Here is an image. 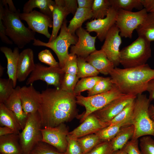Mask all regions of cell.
Listing matches in <instances>:
<instances>
[{"instance_id":"obj_1","label":"cell","mask_w":154,"mask_h":154,"mask_svg":"<svg viewBox=\"0 0 154 154\" xmlns=\"http://www.w3.org/2000/svg\"><path fill=\"white\" fill-rule=\"evenodd\" d=\"M76 96L59 88H47L41 93L38 112L42 128L55 127L77 116Z\"/></svg>"},{"instance_id":"obj_2","label":"cell","mask_w":154,"mask_h":154,"mask_svg":"<svg viewBox=\"0 0 154 154\" xmlns=\"http://www.w3.org/2000/svg\"><path fill=\"white\" fill-rule=\"evenodd\" d=\"M109 74L122 93L137 96L146 91L148 82L154 78V69L147 64L130 68L115 67Z\"/></svg>"},{"instance_id":"obj_3","label":"cell","mask_w":154,"mask_h":154,"mask_svg":"<svg viewBox=\"0 0 154 154\" xmlns=\"http://www.w3.org/2000/svg\"><path fill=\"white\" fill-rule=\"evenodd\" d=\"M0 1L4 7L2 19L5 34L19 48H23L35 39V33L25 27L22 22L19 9L15 12L12 11L6 3L3 0Z\"/></svg>"},{"instance_id":"obj_4","label":"cell","mask_w":154,"mask_h":154,"mask_svg":"<svg viewBox=\"0 0 154 154\" xmlns=\"http://www.w3.org/2000/svg\"><path fill=\"white\" fill-rule=\"evenodd\" d=\"M151 42L145 37H138L120 50V64L124 68H130L146 64L151 56Z\"/></svg>"},{"instance_id":"obj_5","label":"cell","mask_w":154,"mask_h":154,"mask_svg":"<svg viewBox=\"0 0 154 154\" xmlns=\"http://www.w3.org/2000/svg\"><path fill=\"white\" fill-rule=\"evenodd\" d=\"M151 102L146 94L137 95L132 117V124L134 127L132 138L138 139L147 135L154 136V121L151 118L148 113Z\"/></svg>"},{"instance_id":"obj_6","label":"cell","mask_w":154,"mask_h":154,"mask_svg":"<svg viewBox=\"0 0 154 154\" xmlns=\"http://www.w3.org/2000/svg\"><path fill=\"white\" fill-rule=\"evenodd\" d=\"M66 19L61 26L59 35L53 41L46 42L35 38L33 44L35 46H45L51 49L56 55L60 67L62 69L70 56L68 52L69 47L71 45H75L78 40V37L69 31Z\"/></svg>"},{"instance_id":"obj_7","label":"cell","mask_w":154,"mask_h":154,"mask_svg":"<svg viewBox=\"0 0 154 154\" xmlns=\"http://www.w3.org/2000/svg\"><path fill=\"white\" fill-rule=\"evenodd\" d=\"M42 128L38 112L28 114L25 125L19 134V142L23 154H29L35 146L42 141Z\"/></svg>"},{"instance_id":"obj_8","label":"cell","mask_w":154,"mask_h":154,"mask_svg":"<svg viewBox=\"0 0 154 154\" xmlns=\"http://www.w3.org/2000/svg\"><path fill=\"white\" fill-rule=\"evenodd\" d=\"M124 94L115 85L111 90L104 93L90 96L85 97L81 94L76 96L77 104L84 106L86 109L80 116V121L82 122L88 116Z\"/></svg>"},{"instance_id":"obj_9","label":"cell","mask_w":154,"mask_h":154,"mask_svg":"<svg viewBox=\"0 0 154 154\" xmlns=\"http://www.w3.org/2000/svg\"><path fill=\"white\" fill-rule=\"evenodd\" d=\"M147 13L144 8L135 12L118 10L115 24L121 37L131 38L133 31L141 24Z\"/></svg>"},{"instance_id":"obj_10","label":"cell","mask_w":154,"mask_h":154,"mask_svg":"<svg viewBox=\"0 0 154 154\" xmlns=\"http://www.w3.org/2000/svg\"><path fill=\"white\" fill-rule=\"evenodd\" d=\"M65 72L60 67H46L39 63L35 64V68L27 79L26 84L30 85L35 81L41 80L48 85L59 88Z\"/></svg>"},{"instance_id":"obj_11","label":"cell","mask_w":154,"mask_h":154,"mask_svg":"<svg viewBox=\"0 0 154 154\" xmlns=\"http://www.w3.org/2000/svg\"><path fill=\"white\" fill-rule=\"evenodd\" d=\"M42 141L47 143L59 151L64 153L67 146V137L69 132L64 123L55 127H46L41 129Z\"/></svg>"},{"instance_id":"obj_12","label":"cell","mask_w":154,"mask_h":154,"mask_svg":"<svg viewBox=\"0 0 154 154\" xmlns=\"http://www.w3.org/2000/svg\"><path fill=\"white\" fill-rule=\"evenodd\" d=\"M20 17L21 20L27 22L31 30L42 34L48 38H50L51 35L48 28L52 27V18L35 10L28 13H21Z\"/></svg>"},{"instance_id":"obj_13","label":"cell","mask_w":154,"mask_h":154,"mask_svg":"<svg viewBox=\"0 0 154 154\" xmlns=\"http://www.w3.org/2000/svg\"><path fill=\"white\" fill-rule=\"evenodd\" d=\"M136 97L137 96L133 94H124L92 113L101 121L109 122L128 104L135 100Z\"/></svg>"},{"instance_id":"obj_14","label":"cell","mask_w":154,"mask_h":154,"mask_svg":"<svg viewBox=\"0 0 154 154\" xmlns=\"http://www.w3.org/2000/svg\"><path fill=\"white\" fill-rule=\"evenodd\" d=\"M121 42L119 30L115 24L108 33L101 48L115 67L120 64L119 47Z\"/></svg>"},{"instance_id":"obj_15","label":"cell","mask_w":154,"mask_h":154,"mask_svg":"<svg viewBox=\"0 0 154 154\" xmlns=\"http://www.w3.org/2000/svg\"><path fill=\"white\" fill-rule=\"evenodd\" d=\"M75 33L78 40L75 45L71 46L70 54L85 58L96 50L95 43L97 37L91 36L89 32L82 27L77 29Z\"/></svg>"},{"instance_id":"obj_16","label":"cell","mask_w":154,"mask_h":154,"mask_svg":"<svg viewBox=\"0 0 154 154\" xmlns=\"http://www.w3.org/2000/svg\"><path fill=\"white\" fill-rule=\"evenodd\" d=\"M117 10L112 6L110 8L108 15L102 19H94L87 22L86 25L88 32H94L99 40H104L108 33L115 24Z\"/></svg>"},{"instance_id":"obj_17","label":"cell","mask_w":154,"mask_h":154,"mask_svg":"<svg viewBox=\"0 0 154 154\" xmlns=\"http://www.w3.org/2000/svg\"><path fill=\"white\" fill-rule=\"evenodd\" d=\"M109 125L108 122L101 121L92 113L88 116L78 126L69 132L68 136L71 138L78 139L95 133Z\"/></svg>"},{"instance_id":"obj_18","label":"cell","mask_w":154,"mask_h":154,"mask_svg":"<svg viewBox=\"0 0 154 154\" xmlns=\"http://www.w3.org/2000/svg\"><path fill=\"white\" fill-rule=\"evenodd\" d=\"M20 96L23 108L26 114L38 112L41 102V93L37 91L32 84L21 88Z\"/></svg>"},{"instance_id":"obj_19","label":"cell","mask_w":154,"mask_h":154,"mask_svg":"<svg viewBox=\"0 0 154 154\" xmlns=\"http://www.w3.org/2000/svg\"><path fill=\"white\" fill-rule=\"evenodd\" d=\"M34 53L30 48L23 50L20 53L18 65L17 80L20 82L24 81L34 70Z\"/></svg>"},{"instance_id":"obj_20","label":"cell","mask_w":154,"mask_h":154,"mask_svg":"<svg viewBox=\"0 0 154 154\" xmlns=\"http://www.w3.org/2000/svg\"><path fill=\"white\" fill-rule=\"evenodd\" d=\"M21 87H15L10 96L3 103L16 116L22 130L25 125L28 115L24 111L20 96Z\"/></svg>"},{"instance_id":"obj_21","label":"cell","mask_w":154,"mask_h":154,"mask_svg":"<svg viewBox=\"0 0 154 154\" xmlns=\"http://www.w3.org/2000/svg\"><path fill=\"white\" fill-rule=\"evenodd\" d=\"M52 12V30L48 42L54 40L64 21L70 12L66 7L64 0H55Z\"/></svg>"},{"instance_id":"obj_22","label":"cell","mask_w":154,"mask_h":154,"mask_svg":"<svg viewBox=\"0 0 154 154\" xmlns=\"http://www.w3.org/2000/svg\"><path fill=\"white\" fill-rule=\"evenodd\" d=\"M100 73L104 75L109 74L115 66L102 50H96L85 58Z\"/></svg>"},{"instance_id":"obj_23","label":"cell","mask_w":154,"mask_h":154,"mask_svg":"<svg viewBox=\"0 0 154 154\" xmlns=\"http://www.w3.org/2000/svg\"><path fill=\"white\" fill-rule=\"evenodd\" d=\"M1 51L5 55L7 61V74L9 78L13 82L15 88L17 81L18 65L20 53L19 48L15 47L13 51L6 46H1Z\"/></svg>"},{"instance_id":"obj_24","label":"cell","mask_w":154,"mask_h":154,"mask_svg":"<svg viewBox=\"0 0 154 154\" xmlns=\"http://www.w3.org/2000/svg\"><path fill=\"white\" fill-rule=\"evenodd\" d=\"M0 154H23L19 134L13 133L0 136Z\"/></svg>"},{"instance_id":"obj_25","label":"cell","mask_w":154,"mask_h":154,"mask_svg":"<svg viewBox=\"0 0 154 154\" xmlns=\"http://www.w3.org/2000/svg\"><path fill=\"white\" fill-rule=\"evenodd\" d=\"M0 124L1 127L6 126L19 134L21 128L18 119L14 113L7 108L3 103H0Z\"/></svg>"},{"instance_id":"obj_26","label":"cell","mask_w":154,"mask_h":154,"mask_svg":"<svg viewBox=\"0 0 154 154\" xmlns=\"http://www.w3.org/2000/svg\"><path fill=\"white\" fill-rule=\"evenodd\" d=\"M55 1L52 0H29L24 5L23 12L28 13L35 8H37L40 12L52 18V12Z\"/></svg>"},{"instance_id":"obj_27","label":"cell","mask_w":154,"mask_h":154,"mask_svg":"<svg viewBox=\"0 0 154 154\" xmlns=\"http://www.w3.org/2000/svg\"><path fill=\"white\" fill-rule=\"evenodd\" d=\"M134 127L131 124L122 127L111 141L113 152L122 149L131 139L134 135Z\"/></svg>"},{"instance_id":"obj_28","label":"cell","mask_w":154,"mask_h":154,"mask_svg":"<svg viewBox=\"0 0 154 154\" xmlns=\"http://www.w3.org/2000/svg\"><path fill=\"white\" fill-rule=\"evenodd\" d=\"M91 9L78 8L72 19L69 21L67 28L70 32L75 35L76 30L82 27L83 23L87 20L92 18Z\"/></svg>"},{"instance_id":"obj_29","label":"cell","mask_w":154,"mask_h":154,"mask_svg":"<svg viewBox=\"0 0 154 154\" xmlns=\"http://www.w3.org/2000/svg\"><path fill=\"white\" fill-rule=\"evenodd\" d=\"M138 36L154 41V13H148L141 24L136 29Z\"/></svg>"},{"instance_id":"obj_30","label":"cell","mask_w":154,"mask_h":154,"mask_svg":"<svg viewBox=\"0 0 154 154\" xmlns=\"http://www.w3.org/2000/svg\"><path fill=\"white\" fill-rule=\"evenodd\" d=\"M131 124H132V122L129 121L109 125L103 128L95 134L102 141L111 140L116 136L122 127Z\"/></svg>"},{"instance_id":"obj_31","label":"cell","mask_w":154,"mask_h":154,"mask_svg":"<svg viewBox=\"0 0 154 154\" xmlns=\"http://www.w3.org/2000/svg\"><path fill=\"white\" fill-rule=\"evenodd\" d=\"M78 72L76 76L79 78L97 76L100 73L85 58H77Z\"/></svg>"},{"instance_id":"obj_32","label":"cell","mask_w":154,"mask_h":154,"mask_svg":"<svg viewBox=\"0 0 154 154\" xmlns=\"http://www.w3.org/2000/svg\"><path fill=\"white\" fill-rule=\"evenodd\" d=\"M111 7L110 0H94L92 9V19H97L104 18Z\"/></svg>"},{"instance_id":"obj_33","label":"cell","mask_w":154,"mask_h":154,"mask_svg":"<svg viewBox=\"0 0 154 154\" xmlns=\"http://www.w3.org/2000/svg\"><path fill=\"white\" fill-rule=\"evenodd\" d=\"M111 6L117 10L122 9L132 11L134 9L140 10L143 8L142 0H110Z\"/></svg>"},{"instance_id":"obj_34","label":"cell","mask_w":154,"mask_h":154,"mask_svg":"<svg viewBox=\"0 0 154 154\" xmlns=\"http://www.w3.org/2000/svg\"><path fill=\"white\" fill-rule=\"evenodd\" d=\"M135 100V99L128 104L117 115L110 121L108 122L109 125H114L127 121L132 122Z\"/></svg>"},{"instance_id":"obj_35","label":"cell","mask_w":154,"mask_h":154,"mask_svg":"<svg viewBox=\"0 0 154 154\" xmlns=\"http://www.w3.org/2000/svg\"><path fill=\"white\" fill-rule=\"evenodd\" d=\"M115 85L111 77H102L92 89L88 91V96L107 92L111 90Z\"/></svg>"},{"instance_id":"obj_36","label":"cell","mask_w":154,"mask_h":154,"mask_svg":"<svg viewBox=\"0 0 154 154\" xmlns=\"http://www.w3.org/2000/svg\"><path fill=\"white\" fill-rule=\"evenodd\" d=\"M102 77L97 76L82 78L77 82L74 94L76 96L81 94L82 92L91 90Z\"/></svg>"},{"instance_id":"obj_37","label":"cell","mask_w":154,"mask_h":154,"mask_svg":"<svg viewBox=\"0 0 154 154\" xmlns=\"http://www.w3.org/2000/svg\"><path fill=\"white\" fill-rule=\"evenodd\" d=\"M84 154H86L102 141L96 134H92L77 139Z\"/></svg>"},{"instance_id":"obj_38","label":"cell","mask_w":154,"mask_h":154,"mask_svg":"<svg viewBox=\"0 0 154 154\" xmlns=\"http://www.w3.org/2000/svg\"><path fill=\"white\" fill-rule=\"evenodd\" d=\"M15 88L12 80L0 78V103H3L13 92Z\"/></svg>"},{"instance_id":"obj_39","label":"cell","mask_w":154,"mask_h":154,"mask_svg":"<svg viewBox=\"0 0 154 154\" xmlns=\"http://www.w3.org/2000/svg\"><path fill=\"white\" fill-rule=\"evenodd\" d=\"M76 75L65 73L61 81L59 88L64 91L74 93L75 87L79 81Z\"/></svg>"},{"instance_id":"obj_40","label":"cell","mask_w":154,"mask_h":154,"mask_svg":"<svg viewBox=\"0 0 154 154\" xmlns=\"http://www.w3.org/2000/svg\"><path fill=\"white\" fill-rule=\"evenodd\" d=\"M29 154H64L54 147L46 143L41 141L33 148Z\"/></svg>"},{"instance_id":"obj_41","label":"cell","mask_w":154,"mask_h":154,"mask_svg":"<svg viewBox=\"0 0 154 154\" xmlns=\"http://www.w3.org/2000/svg\"><path fill=\"white\" fill-rule=\"evenodd\" d=\"M139 146L142 154H154V140L150 136L141 137Z\"/></svg>"},{"instance_id":"obj_42","label":"cell","mask_w":154,"mask_h":154,"mask_svg":"<svg viewBox=\"0 0 154 154\" xmlns=\"http://www.w3.org/2000/svg\"><path fill=\"white\" fill-rule=\"evenodd\" d=\"M113 152L111 140L102 141L86 154H112Z\"/></svg>"},{"instance_id":"obj_43","label":"cell","mask_w":154,"mask_h":154,"mask_svg":"<svg viewBox=\"0 0 154 154\" xmlns=\"http://www.w3.org/2000/svg\"><path fill=\"white\" fill-rule=\"evenodd\" d=\"M38 57L39 60L51 67H60L59 62L54 59L50 51L45 49L40 52Z\"/></svg>"},{"instance_id":"obj_44","label":"cell","mask_w":154,"mask_h":154,"mask_svg":"<svg viewBox=\"0 0 154 154\" xmlns=\"http://www.w3.org/2000/svg\"><path fill=\"white\" fill-rule=\"evenodd\" d=\"M77 57L76 55L70 54V56L62 69L65 73L76 75L78 72Z\"/></svg>"},{"instance_id":"obj_45","label":"cell","mask_w":154,"mask_h":154,"mask_svg":"<svg viewBox=\"0 0 154 154\" xmlns=\"http://www.w3.org/2000/svg\"><path fill=\"white\" fill-rule=\"evenodd\" d=\"M67 146L64 154H84L77 139L67 137Z\"/></svg>"},{"instance_id":"obj_46","label":"cell","mask_w":154,"mask_h":154,"mask_svg":"<svg viewBox=\"0 0 154 154\" xmlns=\"http://www.w3.org/2000/svg\"><path fill=\"white\" fill-rule=\"evenodd\" d=\"M139 143L138 139L132 138L122 149L127 154H142Z\"/></svg>"},{"instance_id":"obj_47","label":"cell","mask_w":154,"mask_h":154,"mask_svg":"<svg viewBox=\"0 0 154 154\" xmlns=\"http://www.w3.org/2000/svg\"><path fill=\"white\" fill-rule=\"evenodd\" d=\"M3 6L0 1V37L2 42L8 44H13L12 41L10 40L6 35L5 33V28L3 24L2 19L3 12L4 10Z\"/></svg>"},{"instance_id":"obj_48","label":"cell","mask_w":154,"mask_h":154,"mask_svg":"<svg viewBox=\"0 0 154 154\" xmlns=\"http://www.w3.org/2000/svg\"><path fill=\"white\" fill-rule=\"evenodd\" d=\"M66 7L70 13L74 15L78 8L76 0H64Z\"/></svg>"},{"instance_id":"obj_49","label":"cell","mask_w":154,"mask_h":154,"mask_svg":"<svg viewBox=\"0 0 154 154\" xmlns=\"http://www.w3.org/2000/svg\"><path fill=\"white\" fill-rule=\"evenodd\" d=\"M146 91L149 93L148 98L150 101L154 100V78L148 82Z\"/></svg>"},{"instance_id":"obj_50","label":"cell","mask_w":154,"mask_h":154,"mask_svg":"<svg viewBox=\"0 0 154 154\" xmlns=\"http://www.w3.org/2000/svg\"><path fill=\"white\" fill-rule=\"evenodd\" d=\"M78 8L91 9L94 0H77Z\"/></svg>"},{"instance_id":"obj_51","label":"cell","mask_w":154,"mask_h":154,"mask_svg":"<svg viewBox=\"0 0 154 154\" xmlns=\"http://www.w3.org/2000/svg\"><path fill=\"white\" fill-rule=\"evenodd\" d=\"M142 3L147 13H154V0H142Z\"/></svg>"},{"instance_id":"obj_52","label":"cell","mask_w":154,"mask_h":154,"mask_svg":"<svg viewBox=\"0 0 154 154\" xmlns=\"http://www.w3.org/2000/svg\"><path fill=\"white\" fill-rule=\"evenodd\" d=\"M15 133L14 131L10 128L3 126L0 127V136L9 135Z\"/></svg>"},{"instance_id":"obj_53","label":"cell","mask_w":154,"mask_h":154,"mask_svg":"<svg viewBox=\"0 0 154 154\" xmlns=\"http://www.w3.org/2000/svg\"><path fill=\"white\" fill-rule=\"evenodd\" d=\"M3 1L7 4L9 9L10 10L15 12L17 11L12 0H3Z\"/></svg>"},{"instance_id":"obj_54","label":"cell","mask_w":154,"mask_h":154,"mask_svg":"<svg viewBox=\"0 0 154 154\" xmlns=\"http://www.w3.org/2000/svg\"><path fill=\"white\" fill-rule=\"evenodd\" d=\"M148 113L151 118L154 121V105L150 104L148 108Z\"/></svg>"},{"instance_id":"obj_55","label":"cell","mask_w":154,"mask_h":154,"mask_svg":"<svg viewBox=\"0 0 154 154\" xmlns=\"http://www.w3.org/2000/svg\"><path fill=\"white\" fill-rule=\"evenodd\" d=\"M112 154H127L123 149H121L114 151Z\"/></svg>"},{"instance_id":"obj_56","label":"cell","mask_w":154,"mask_h":154,"mask_svg":"<svg viewBox=\"0 0 154 154\" xmlns=\"http://www.w3.org/2000/svg\"><path fill=\"white\" fill-rule=\"evenodd\" d=\"M4 68L3 67L1 64L0 65V76L1 77L3 75L4 72Z\"/></svg>"}]
</instances>
